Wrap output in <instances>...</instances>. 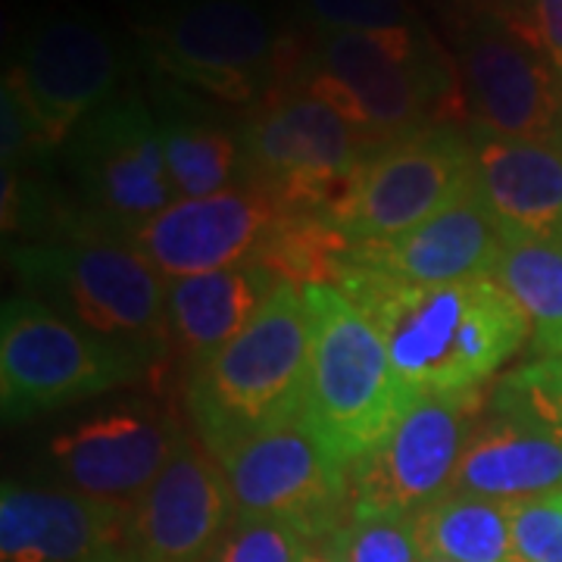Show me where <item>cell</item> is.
Listing matches in <instances>:
<instances>
[{"label":"cell","instance_id":"cell-29","mask_svg":"<svg viewBox=\"0 0 562 562\" xmlns=\"http://www.w3.org/2000/svg\"><path fill=\"white\" fill-rule=\"evenodd\" d=\"M310 538L281 519H238L228 525L206 562H303Z\"/></svg>","mask_w":562,"mask_h":562},{"label":"cell","instance_id":"cell-8","mask_svg":"<svg viewBox=\"0 0 562 562\" xmlns=\"http://www.w3.org/2000/svg\"><path fill=\"white\" fill-rule=\"evenodd\" d=\"M244 179L284 213H331L366 160L360 135L335 106L303 88L266 98L238 132Z\"/></svg>","mask_w":562,"mask_h":562},{"label":"cell","instance_id":"cell-16","mask_svg":"<svg viewBox=\"0 0 562 562\" xmlns=\"http://www.w3.org/2000/svg\"><path fill=\"white\" fill-rule=\"evenodd\" d=\"M232 522L235 497L225 465L184 438L132 509L128 553L140 562H206Z\"/></svg>","mask_w":562,"mask_h":562},{"label":"cell","instance_id":"cell-23","mask_svg":"<svg viewBox=\"0 0 562 562\" xmlns=\"http://www.w3.org/2000/svg\"><path fill=\"white\" fill-rule=\"evenodd\" d=\"M154 116L160 125L162 154L179 198H210L232 188L241 172V138L206 116L179 85L162 79Z\"/></svg>","mask_w":562,"mask_h":562},{"label":"cell","instance_id":"cell-6","mask_svg":"<svg viewBox=\"0 0 562 562\" xmlns=\"http://www.w3.org/2000/svg\"><path fill=\"white\" fill-rule=\"evenodd\" d=\"M29 297L106 341L128 344L157 362L169 338L166 281L140 260L125 238L66 228V238L29 244L10 254Z\"/></svg>","mask_w":562,"mask_h":562},{"label":"cell","instance_id":"cell-26","mask_svg":"<svg viewBox=\"0 0 562 562\" xmlns=\"http://www.w3.org/2000/svg\"><path fill=\"white\" fill-rule=\"evenodd\" d=\"M494 279L522 306L538 357H562V238H506Z\"/></svg>","mask_w":562,"mask_h":562},{"label":"cell","instance_id":"cell-4","mask_svg":"<svg viewBox=\"0 0 562 562\" xmlns=\"http://www.w3.org/2000/svg\"><path fill=\"white\" fill-rule=\"evenodd\" d=\"M144 57L160 79L260 106L294 85L306 47L260 0H176L144 29Z\"/></svg>","mask_w":562,"mask_h":562},{"label":"cell","instance_id":"cell-17","mask_svg":"<svg viewBox=\"0 0 562 562\" xmlns=\"http://www.w3.org/2000/svg\"><path fill=\"white\" fill-rule=\"evenodd\" d=\"M188 435L157 413H103L50 441L63 482L81 497L135 509Z\"/></svg>","mask_w":562,"mask_h":562},{"label":"cell","instance_id":"cell-5","mask_svg":"<svg viewBox=\"0 0 562 562\" xmlns=\"http://www.w3.org/2000/svg\"><path fill=\"white\" fill-rule=\"evenodd\" d=\"M310 382L303 419L344 462L375 450L419 397L387 357L379 328L338 288H306Z\"/></svg>","mask_w":562,"mask_h":562},{"label":"cell","instance_id":"cell-11","mask_svg":"<svg viewBox=\"0 0 562 562\" xmlns=\"http://www.w3.org/2000/svg\"><path fill=\"white\" fill-rule=\"evenodd\" d=\"M120 76V47L101 22L79 10H47L25 29L3 81L20 94L44 154H50L113 101Z\"/></svg>","mask_w":562,"mask_h":562},{"label":"cell","instance_id":"cell-14","mask_svg":"<svg viewBox=\"0 0 562 562\" xmlns=\"http://www.w3.org/2000/svg\"><path fill=\"white\" fill-rule=\"evenodd\" d=\"M484 394H419L397 428L350 465V509L416 516L453 484Z\"/></svg>","mask_w":562,"mask_h":562},{"label":"cell","instance_id":"cell-33","mask_svg":"<svg viewBox=\"0 0 562 562\" xmlns=\"http://www.w3.org/2000/svg\"><path fill=\"white\" fill-rule=\"evenodd\" d=\"M303 562H344V560L325 541H310L306 553H303Z\"/></svg>","mask_w":562,"mask_h":562},{"label":"cell","instance_id":"cell-7","mask_svg":"<svg viewBox=\"0 0 562 562\" xmlns=\"http://www.w3.org/2000/svg\"><path fill=\"white\" fill-rule=\"evenodd\" d=\"M154 366L135 347L91 335L29 294L3 303L0 403L7 422L101 397L122 384L140 382Z\"/></svg>","mask_w":562,"mask_h":562},{"label":"cell","instance_id":"cell-24","mask_svg":"<svg viewBox=\"0 0 562 562\" xmlns=\"http://www.w3.org/2000/svg\"><path fill=\"white\" fill-rule=\"evenodd\" d=\"M413 519L425 560L513 562L506 503L447 491Z\"/></svg>","mask_w":562,"mask_h":562},{"label":"cell","instance_id":"cell-20","mask_svg":"<svg viewBox=\"0 0 562 562\" xmlns=\"http://www.w3.org/2000/svg\"><path fill=\"white\" fill-rule=\"evenodd\" d=\"M475 184L503 238H562V147L472 128Z\"/></svg>","mask_w":562,"mask_h":562},{"label":"cell","instance_id":"cell-30","mask_svg":"<svg viewBox=\"0 0 562 562\" xmlns=\"http://www.w3.org/2000/svg\"><path fill=\"white\" fill-rule=\"evenodd\" d=\"M303 13L316 35L325 32H394L419 29L406 0H303Z\"/></svg>","mask_w":562,"mask_h":562},{"label":"cell","instance_id":"cell-19","mask_svg":"<svg viewBox=\"0 0 562 562\" xmlns=\"http://www.w3.org/2000/svg\"><path fill=\"white\" fill-rule=\"evenodd\" d=\"M132 513L63 487L3 484L0 562H106L128 553Z\"/></svg>","mask_w":562,"mask_h":562},{"label":"cell","instance_id":"cell-36","mask_svg":"<svg viewBox=\"0 0 562 562\" xmlns=\"http://www.w3.org/2000/svg\"><path fill=\"white\" fill-rule=\"evenodd\" d=\"M425 562H450V560H425Z\"/></svg>","mask_w":562,"mask_h":562},{"label":"cell","instance_id":"cell-21","mask_svg":"<svg viewBox=\"0 0 562 562\" xmlns=\"http://www.w3.org/2000/svg\"><path fill=\"white\" fill-rule=\"evenodd\" d=\"M276 288V279L254 262L166 281V316L172 347L198 369L241 335Z\"/></svg>","mask_w":562,"mask_h":562},{"label":"cell","instance_id":"cell-32","mask_svg":"<svg viewBox=\"0 0 562 562\" xmlns=\"http://www.w3.org/2000/svg\"><path fill=\"white\" fill-rule=\"evenodd\" d=\"M503 13L522 29L562 76V0H525V7Z\"/></svg>","mask_w":562,"mask_h":562},{"label":"cell","instance_id":"cell-10","mask_svg":"<svg viewBox=\"0 0 562 562\" xmlns=\"http://www.w3.org/2000/svg\"><path fill=\"white\" fill-rule=\"evenodd\" d=\"M475 184L472 138L460 128H425L366 154L357 179L328 220L357 241L394 238L438 216Z\"/></svg>","mask_w":562,"mask_h":562},{"label":"cell","instance_id":"cell-12","mask_svg":"<svg viewBox=\"0 0 562 562\" xmlns=\"http://www.w3.org/2000/svg\"><path fill=\"white\" fill-rule=\"evenodd\" d=\"M457 69L475 132L557 140L562 76L503 10H465L453 29Z\"/></svg>","mask_w":562,"mask_h":562},{"label":"cell","instance_id":"cell-3","mask_svg":"<svg viewBox=\"0 0 562 562\" xmlns=\"http://www.w3.org/2000/svg\"><path fill=\"white\" fill-rule=\"evenodd\" d=\"M310 382V310L279 284L254 322L191 372L188 409L201 443L225 462L238 447L297 419Z\"/></svg>","mask_w":562,"mask_h":562},{"label":"cell","instance_id":"cell-2","mask_svg":"<svg viewBox=\"0 0 562 562\" xmlns=\"http://www.w3.org/2000/svg\"><path fill=\"white\" fill-rule=\"evenodd\" d=\"M294 85L335 106L366 154L425 128H462L469 120L457 60L425 25L316 35Z\"/></svg>","mask_w":562,"mask_h":562},{"label":"cell","instance_id":"cell-13","mask_svg":"<svg viewBox=\"0 0 562 562\" xmlns=\"http://www.w3.org/2000/svg\"><path fill=\"white\" fill-rule=\"evenodd\" d=\"M222 465L238 519H281L322 541L350 513V465L303 416L247 441Z\"/></svg>","mask_w":562,"mask_h":562},{"label":"cell","instance_id":"cell-25","mask_svg":"<svg viewBox=\"0 0 562 562\" xmlns=\"http://www.w3.org/2000/svg\"><path fill=\"white\" fill-rule=\"evenodd\" d=\"M347 250L350 238L325 213H281L250 262L276 284L338 288Z\"/></svg>","mask_w":562,"mask_h":562},{"label":"cell","instance_id":"cell-28","mask_svg":"<svg viewBox=\"0 0 562 562\" xmlns=\"http://www.w3.org/2000/svg\"><path fill=\"white\" fill-rule=\"evenodd\" d=\"M322 541L344 562H425L413 516L350 509L347 519Z\"/></svg>","mask_w":562,"mask_h":562},{"label":"cell","instance_id":"cell-22","mask_svg":"<svg viewBox=\"0 0 562 562\" xmlns=\"http://www.w3.org/2000/svg\"><path fill=\"white\" fill-rule=\"evenodd\" d=\"M450 491L516 503L562 491V443L525 422L494 416L475 425Z\"/></svg>","mask_w":562,"mask_h":562},{"label":"cell","instance_id":"cell-15","mask_svg":"<svg viewBox=\"0 0 562 562\" xmlns=\"http://www.w3.org/2000/svg\"><path fill=\"white\" fill-rule=\"evenodd\" d=\"M281 213L266 191L241 181L210 198H179L125 241L162 281L191 279L254 260Z\"/></svg>","mask_w":562,"mask_h":562},{"label":"cell","instance_id":"cell-9","mask_svg":"<svg viewBox=\"0 0 562 562\" xmlns=\"http://www.w3.org/2000/svg\"><path fill=\"white\" fill-rule=\"evenodd\" d=\"M69 166L85 206V220L72 228L125 238L179 201L157 116L135 94L113 98L81 122L69 138Z\"/></svg>","mask_w":562,"mask_h":562},{"label":"cell","instance_id":"cell-37","mask_svg":"<svg viewBox=\"0 0 562 562\" xmlns=\"http://www.w3.org/2000/svg\"><path fill=\"white\" fill-rule=\"evenodd\" d=\"M560 497H562V491H560Z\"/></svg>","mask_w":562,"mask_h":562},{"label":"cell","instance_id":"cell-31","mask_svg":"<svg viewBox=\"0 0 562 562\" xmlns=\"http://www.w3.org/2000/svg\"><path fill=\"white\" fill-rule=\"evenodd\" d=\"M513 562H562V497L543 494L506 503Z\"/></svg>","mask_w":562,"mask_h":562},{"label":"cell","instance_id":"cell-1","mask_svg":"<svg viewBox=\"0 0 562 562\" xmlns=\"http://www.w3.org/2000/svg\"><path fill=\"white\" fill-rule=\"evenodd\" d=\"M338 291L379 328L416 394L482 387L531 335L522 306L497 279L406 284L344 262Z\"/></svg>","mask_w":562,"mask_h":562},{"label":"cell","instance_id":"cell-35","mask_svg":"<svg viewBox=\"0 0 562 562\" xmlns=\"http://www.w3.org/2000/svg\"><path fill=\"white\" fill-rule=\"evenodd\" d=\"M106 562H140V560H135L132 553H120V557H113V560H106Z\"/></svg>","mask_w":562,"mask_h":562},{"label":"cell","instance_id":"cell-18","mask_svg":"<svg viewBox=\"0 0 562 562\" xmlns=\"http://www.w3.org/2000/svg\"><path fill=\"white\" fill-rule=\"evenodd\" d=\"M503 244L501 225L484 206L479 184H472L447 210L409 232L350 244L347 266L406 284L494 279Z\"/></svg>","mask_w":562,"mask_h":562},{"label":"cell","instance_id":"cell-34","mask_svg":"<svg viewBox=\"0 0 562 562\" xmlns=\"http://www.w3.org/2000/svg\"><path fill=\"white\" fill-rule=\"evenodd\" d=\"M465 10H513V0H457Z\"/></svg>","mask_w":562,"mask_h":562},{"label":"cell","instance_id":"cell-27","mask_svg":"<svg viewBox=\"0 0 562 562\" xmlns=\"http://www.w3.org/2000/svg\"><path fill=\"white\" fill-rule=\"evenodd\" d=\"M491 409L562 443V357H535L503 375L491 394Z\"/></svg>","mask_w":562,"mask_h":562}]
</instances>
